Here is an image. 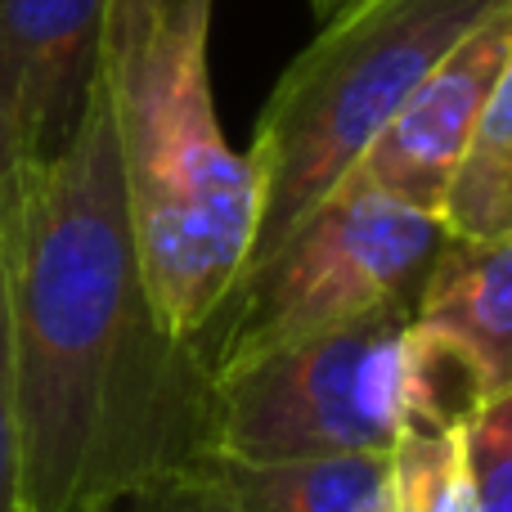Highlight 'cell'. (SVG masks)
I'll list each match as a JSON object with an SVG mask.
<instances>
[{
  "label": "cell",
  "mask_w": 512,
  "mask_h": 512,
  "mask_svg": "<svg viewBox=\"0 0 512 512\" xmlns=\"http://www.w3.org/2000/svg\"><path fill=\"white\" fill-rule=\"evenodd\" d=\"M0 301L23 512H126L207 459L212 369L144 288L104 81L0 189Z\"/></svg>",
  "instance_id": "cell-1"
},
{
  "label": "cell",
  "mask_w": 512,
  "mask_h": 512,
  "mask_svg": "<svg viewBox=\"0 0 512 512\" xmlns=\"http://www.w3.org/2000/svg\"><path fill=\"white\" fill-rule=\"evenodd\" d=\"M216 0H108L104 95L149 301L212 360L252 243V176L216 122ZM212 369V364H207Z\"/></svg>",
  "instance_id": "cell-2"
},
{
  "label": "cell",
  "mask_w": 512,
  "mask_h": 512,
  "mask_svg": "<svg viewBox=\"0 0 512 512\" xmlns=\"http://www.w3.org/2000/svg\"><path fill=\"white\" fill-rule=\"evenodd\" d=\"M499 5L508 0H342L328 9L319 36L270 90L243 153L252 243L239 288L342 189L418 81Z\"/></svg>",
  "instance_id": "cell-3"
},
{
  "label": "cell",
  "mask_w": 512,
  "mask_h": 512,
  "mask_svg": "<svg viewBox=\"0 0 512 512\" xmlns=\"http://www.w3.org/2000/svg\"><path fill=\"white\" fill-rule=\"evenodd\" d=\"M409 319L387 310L216 360L207 454L239 463L387 454L400 436Z\"/></svg>",
  "instance_id": "cell-4"
},
{
  "label": "cell",
  "mask_w": 512,
  "mask_h": 512,
  "mask_svg": "<svg viewBox=\"0 0 512 512\" xmlns=\"http://www.w3.org/2000/svg\"><path fill=\"white\" fill-rule=\"evenodd\" d=\"M441 243L445 230L436 216L414 212L364 180H342L234 292L207 364L387 310L414 315Z\"/></svg>",
  "instance_id": "cell-5"
},
{
  "label": "cell",
  "mask_w": 512,
  "mask_h": 512,
  "mask_svg": "<svg viewBox=\"0 0 512 512\" xmlns=\"http://www.w3.org/2000/svg\"><path fill=\"white\" fill-rule=\"evenodd\" d=\"M512 72V0L490 9L378 131L346 180L436 216L459 153L468 149L490 90Z\"/></svg>",
  "instance_id": "cell-6"
},
{
  "label": "cell",
  "mask_w": 512,
  "mask_h": 512,
  "mask_svg": "<svg viewBox=\"0 0 512 512\" xmlns=\"http://www.w3.org/2000/svg\"><path fill=\"white\" fill-rule=\"evenodd\" d=\"M108 0H0V108L18 158L72 144L104 81Z\"/></svg>",
  "instance_id": "cell-7"
},
{
  "label": "cell",
  "mask_w": 512,
  "mask_h": 512,
  "mask_svg": "<svg viewBox=\"0 0 512 512\" xmlns=\"http://www.w3.org/2000/svg\"><path fill=\"white\" fill-rule=\"evenodd\" d=\"M198 512H387V454L239 463L207 454L176 481Z\"/></svg>",
  "instance_id": "cell-8"
},
{
  "label": "cell",
  "mask_w": 512,
  "mask_h": 512,
  "mask_svg": "<svg viewBox=\"0 0 512 512\" xmlns=\"http://www.w3.org/2000/svg\"><path fill=\"white\" fill-rule=\"evenodd\" d=\"M414 324L454 337L512 387V239H445L418 288Z\"/></svg>",
  "instance_id": "cell-9"
},
{
  "label": "cell",
  "mask_w": 512,
  "mask_h": 512,
  "mask_svg": "<svg viewBox=\"0 0 512 512\" xmlns=\"http://www.w3.org/2000/svg\"><path fill=\"white\" fill-rule=\"evenodd\" d=\"M436 221L445 239H512V72L490 90L477 131L450 171Z\"/></svg>",
  "instance_id": "cell-10"
},
{
  "label": "cell",
  "mask_w": 512,
  "mask_h": 512,
  "mask_svg": "<svg viewBox=\"0 0 512 512\" xmlns=\"http://www.w3.org/2000/svg\"><path fill=\"white\" fill-rule=\"evenodd\" d=\"M499 391V382L468 346L409 319L405 328V391H400V436H450Z\"/></svg>",
  "instance_id": "cell-11"
},
{
  "label": "cell",
  "mask_w": 512,
  "mask_h": 512,
  "mask_svg": "<svg viewBox=\"0 0 512 512\" xmlns=\"http://www.w3.org/2000/svg\"><path fill=\"white\" fill-rule=\"evenodd\" d=\"M387 512H477L459 468V432L396 436L387 450Z\"/></svg>",
  "instance_id": "cell-12"
},
{
  "label": "cell",
  "mask_w": 512,
  "mask_h": 512,
  "mask_svg": "<svg viewBox=\"0 0 512 512\" xmlns=\"http://www.w3.org/2000/svg\"><path fill=\"white\" fill-rule=\"evenodd\" d=\"M459 468L477 512H512V391L490 396L459 427Z\"/></svg>",
  "instance_id": "cell-13"
},
{
  "label": "cell",
  "mask_w": 512,
  "mask_h": 512,
  "mask_svg": "<svg viewBox=\"0 0 512 512\" xmlns=\"http://www.w3.org/2000/svg\"><path fill=\"white\" fill-rule=\"evenodd\" d=\"M0 512H23V490H18V450H14V423H9L5 301H0Z\"/></svg>",
  "instance_id": "cell-14"
},
{
  "label": "cell",
  "mask_w": 512,
  "mask_h": 512,
  "mask_svg": "<svg viewBox=\"0 0 512 512\" xmlns=\"http://www.w3.org/2000/svg\"><path fill=\"white\" fill-rule=\"evenodd\" d=\"M18 167H23V158H18V144H14V131H9L5 108H0V189L14 180Z\"/></svg>",
  "instance_id": "cell-15"
},
{
  "label": "cell",
  "mask_w": 512,
  "mask_h": 512,
  "mask_svg": "<svg viewBox=\"0 0 512 512\" xmlns=\"http://www.w3.org/2000/svg\"><path fill=\"white\" fill-rule=\"evenodd\" d=\"M171 486H176V481H171ZM176 490H180V486H176ZM180 495H185V490H180ZM185 504H189V495H185ZM189 508H194V504H189ZM194 512H198V508H194Z\"/></svg>",
  "instance_id": "cell-16"
},
{
  "label": "cell",
  "mask_w": 512,
  "mask_h": 512,
  "mask_svg": "<svg viewBox=\"0 0 512 512\" xmlns=\"http://www.w3.org/2000/svg\"><path fill=\"white\" fill-rule=\"evenodd\" d=\"M315 5H319V14H324V9H328V0H315Z\"/></svg>",
  "instance_id": "cell-17"
},
{
  "label": "cell",
  "mask_w": 512,
  "mask_h": 512,
  "mask_svg": "<svg viewBox=\"0 0 512 512\" xmlns=\"http://www.w3.org/2000/svg\"><path fill=\"white\" fill-rule=\"evenodd\" d=\"M333 5H342V0H328V9H333ZM328 9H324V14H328Z\"/></svg>",
  "instance_id": "cell-18"
}]
</instances>
